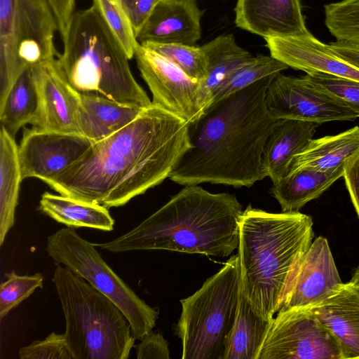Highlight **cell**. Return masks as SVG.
<instances>
[{"mask_svg": "<svg viewBox=\"0 0 359 359\" xmlns=\"http://www.w3.org/2000/svg\"><path fill=\"white\" fill-rule=\"evenodd\" d=\"M190 147L188 123L151 103L47 184L60 195L120 207L169 177Z\"/></svg>", "mask_w": 359, "mask_h": 359, "instance_id": "6da1fadb", "label": "cell"}, {"mask_svg": "<svg viewBox=\"0 0 359 359\" xmlns=\"http://www.w3.org/2000/svg\"><path fill=\"white\" fill-rule=\"evenodd\" d=\"M276 75L213 101L188 123L191 147L169 178L184 186L250 187L267 177L264 151L278 119L267 110L265 96Z\"/></svg>", "mask_w": 359, "mask_h": 359, "instance_id": "7a4b0ae2", "label": "cell"}, {"mask_svg": "<svg viewBox=\"0 0 359 359\" xmlns=\"http://www.w3.org/2000/svg\"><path fill=\"white\" fill-rule=\"evenodd\" d=\"M242 212L235 195L187 185L130 231L95 245L114 253L164 250L224 257L238 248Z\"/></svg>", "mask_w": 359, "mask_h": 359, "instance_id": "3957f363", "label": "cell"}, {"mask_svg": "<svg viewBox=\"0 0 359 359\" xmlns=\"http://www.w3.org/2000/svg\"><path fill=\"white\" fill-rule=\"evenodd\" d=\"M311 216L249 205L239 222L241 280L254 309L269 319L283 306L314 233Z\"/></svg>", "mask_w": 359, "mask_h": 359, "instance_id": "277c9868", "label": "cell"}, {"mask_svg": "<svg viewBox=\"0 0 359 359\" xmlns=\"http://www.w3.org/2000/svg\"><path fill=\"white\" fill-rule=\"evenodd\" d=\"M63 46L57 60L78 92L140 109L151 104L131 72L126 50L93 4L75 12Z\"/></svg>", "mask_w": 359, "mask_h": 359, "instance_id": "5b68a950", "label": "cell"}, {"mask_svg": "<svg viewBox=\"0 0 359 359\" xmlns=\"http://www.w3.org/2000/svg\"><path fill=\"white\" fill-rule=\"evenodd\" d=\"M52 281L73 359H128L136 339L120 309L64 266L57 265Z\"/></svg>", "mask_w": 359, "mask_h": 359, "instance_id": "8992f818", "label": "cell"}, {"mask_svg": "<svg viewBox=\"0 0 359 359\" xmlns=\"http://www.w3.org/2000/svg\"><path fill=\"white\" fill-rule=\"evenodd\" d=\"M241 276L237 253L195 293L180 300L176 333L182 359H224L236 321Z\"/></svg>", "mask_w": 359, "mask_h": 359, "instance_id": "52a82bcc", "label": "cell"}, {"mask_svg": "<svg viewBox=\"0 0 359 359\" xmlns=\"http://www.w3.org/2000/svg\"><path fill=\"white\" fill-rule=\"evenodd\" d=\"M46 250L56 266L63 265L112 301L128 319L136 340L152 331L158 309L137 296L104 262L95 244L74 228H62L49 236Z\"/></svg>", "mask_w": 359, "mask_h": 359, "instance_id": "ba28073f", "label": "cell"}, {"mask_svg": "<svg viewBox=\"0 0 359 359\" xmlns=\"http://www.w3.org/2000/svg\"><path fill=\"white\" fill-rule=\"evenodd\" d=\"M257 359H343L333 334L309 307L281 308Z\"/></svg>", "mask_w": 359, "mask_h": 359, "instance_id": "9c48e42d", "label": "cell"}, {"mask_svg": "<svg viewBox=\"0 0 359 359\" xmlns=\"http://www.w3.org/2000/svg\"><path fill=\"white\" fill-rule=\"evenodd\" d=\"M265 103L276 119H297L317 124L353 121L357 114L333 96L313 85L307 75L301 77L278 74L269 84Z\"/></svg>", "mask_w": 359, "mask_h": 359, "instance_id": "30bf717a", "label": "cell"}, {"mask_svg": "<svg viewBox=\"0 0 359 359\" xmlns=\"http://www.w3.org/2000/svg\"><path fill=\"white\" fill-rule=\"evenodd\" d=\"M134 56L141 76L152 94L153 104L180 116L188 123L202 114L201 82L191 79L165 56L140 43Z\"/></svg>", "mask_w": 359, "mask_h": 359, "instance_id": "8fae6325", "label": "cell"}, {"mask_svg": "<svg viewBox=\"0 0 359 359\" xmlns=\"http://www.w3.org/2000/svg\"><path fill=\"white\" fill-rule=\"evenodd\" d=\"M93 144L79 133L25 128L18 145L22 179L48 183L76 162Z\"/></svg>", "mask_w": 359, "mask_h": 359, "instance_id": "7c38bea8", "label": "cell"}, {"mask_svg": "<svg viewBox=\"0 0 359 359\" xmlns=\"http://www.w3.org/2000/svg\"><path fill=\"white\" fill-rule=\"evenodd\" d=\"M32 68L39 99L32 128L80 134V93L69 83L57 58Z\"/></svg>", "mask_w": 359, "mask_h": 359, "instance_id": "4fadbf2b", "label": "cell"}, {"mask_svg": "<svg viewBox=\"0 0 359 359\" xmlns=\"http://www.w3.org/2000/svg\"><path fill=\"white\" fill-rule=\"evenodd\" d=\"M234 11L238 27L264 39L310 33L301 0H237Z\"/></svg>", "mask_w": 359, "mask_h": 359, "instance_id": "5bb4252c", "label": "cell"}, {"mask_svg": "<svg viewBox=\"0 0 359 359\" xmlns=\"http://www.w3.org/2000/svg\"><path fill=\"white\" fill-rule=\"evenodd\" d=\"M272 57L306 74L322 72L359 81V69L336 55L311 33L264 39Z\"/></svg>", "mask_w": 359, "mask_h": 359, "instance_id": "9a60e30c", "label": "cell"}, {"mask_svg": "<svg viewBox=\"0 0 359 359\" xmlns=\"http://www.w3.org/2000/svg\"><path fill=\"white\" fill-rule=\"evenodd\" d=\"M341 283L327 241L318 236L304 254L292 290L282 308L312 306L323 301Z\"/></svg>", "mask_w": 359, "mask_h": 359, "instance_id": "2e32d148", "label": "cell"}, {"mask_svg": "<svg viewBox=\"0 0 359 359\" xmlns=\"http://www.w3.org/2000/svg\"><path fill=\"white\" fill-rule=\"evenodd\" d=\"M18 57L22 70L52 61L59 53L53 38L57 30L46 0H18Z\"/></svg>", "mask_w": 359, "mask_h": 359, "instance_id": "e0dca14e", "label": "cell"}, {"mask_svg": "<svg viewBox=\"0 0 359 359\" xmlns=\"http://www.w3.org/2000/svg\"><path fill=\"white\" fill-rule=\"evenodd\" d=\"M203 11L196 0H161L137 35L140 43L195 46L201 36Z\"/></svg>", "mask_w": 359, "mask_h": 359, "instance_id": "ac0fdd59", "label": "cell"}, {"mask_svg": "<svg viewBox=\"0 0 359 359\" xmlns=\"http://www.w3.org/2000/svg\"><path fill=\"white\" fill-rule=\"evenodd\" d=\"M309 308L337 340L343 359L359 358V287L342 283Z\"/></svg>", "mask_w": 359, "mask_h": 359, "instance_id": "d6986e66", "label": "cell"}, {"mask_svg": "<svg viewBox=\"0 0 359 359\" xmlns=\"http://www.w3.org/2000/svg\"><path fill=\"white\" fill-rule=\"evenodd\" d=\"M318 124L297 119H278L266 142L264 165L273 184L289 172L294 156L312 139Z\"/></svg>", "mask_w": 359, "mask_h": 359, "instance_id": "ffe728a7", "label": "cell"}, {"mask_svg": "<svg viewBox=\"0 0 359 359\" xmlns=\"http://www.w3.org/2000/svg\"><path fill=\"white\" fill-rule=\"evenodd\" d=\"M143 109L98 94L80 93V134L93 143L99 142L132 122Z\"/></svg>", "mask_w": 359, "mask_h": 359, "instance_id": "44dd1931", "label": "cell"}, {"mask_svg": "<svg viewBox=\"0 0 359 359\" xmlns=\"http://www.w3.org/2000/svg\"><path fill=\"white\" fill-rule=\"evenodd\" d=\"M344 167L330 171L308 167L292 170L273 184L271 194L279 203L282 212H297L343 177Z\"/></svg>", "mask_w": 359, "mask_h": 359, "instance_id": "7402d4cb", "label": "cell"}, {"mask_svg": "<svg viewBox=\"0 0 359 359\" xmlns=\"http://www.w3.org/2000/svg\"><path fill=\"white\" fill-rule=\"evenodd\" d=\"M207 62V76L201 82L200 103L204 110L220 86L254 56L240 47L232 34L220 35L201 46Z\"/></svg>", "mask_w": 359, "mask_h": 359, "instance_id": "603a6c76", "label": "cell"}, {"mask_svg": "<svg viewBox=\"0 0 359 359\" xmlns=\"http://www.w3.org/2000/svg\"><path fill=\"white\" fill-rule=\"evenodd\" d=\"M358 154L359 126H355L335 135L312 138L294 156L289 171L302 167L321 171L333 170L344 167Z\"/></svg>", "mask_w": 359, "mask_h": 359, "instance_id": "cb8c5ba5", "label": "cell"}, {"mask_svg": "<svg viewBox=\"0 0 359 359\" xmlns=\"http://www.w3.org/2000/svg\"><path fill=\"white\" fill-rule=\"evenodd\" d=\"M273 319L263 317L254 309L241 276L236 321L224 359H257Z\"/></svg>", "mask_w": 359, "mask_h": 359, "instance_id": "d4e9b609", "label": "cell"}, {"mask_svg": "<svg viewBox=\"0 0 359 359\" xmlns=\"http://www.w3.org/2000/svg\"><path fill=\"white\" fill-rule=\"evenodd\" d=\"M39 210L67 227H88L104 231L114 229V219L108 208L101 204L46 191L41 195Z\"/></svg>", "mask_w": 359, "mask_h": 359, "instance_id": "484cf974", "label": "cell"}, {"mask_svg": "<svg viewBox=\"0 0 359 359\" xmlns=\"http://www.w3.org/2000/svg\"><path fill=\"white\" fill-rule=\"evenodd\" d=\"M18 145L2 127L0 130V245L15 222L20 184L22 181Z\"/></svg>", "mask_w": 359, "mask_h": 359, "instance_id": "4316f807", "label": "cell"}, {"mask_svg": "<svg viewBox=\"0 0 359 359\" xmlns=\"http://www.w3.org/2000/svg\"><path fill=\"white\" fill-rule=\"evenodd\" d=\"M39 99L32 67L25 68L0 104L1 127L15 138L24 126L31 123L38 109Z\"/></svg>", "mask_w": 359, "mask_h": 359, "instance_id": "83f0119b", "label": "cell"}, {"mask_svg": "<svg viewBox=\"0 0 359 359\" xmlns=\"http://www.w3.org/2000/svg\"><path fill=\"white\" fill-rule=\"evenodd\" d=\"M18 0H0V104L23 71L18 57Z\"/></svg>", "mask_w": 359, "mask_h": 359, "instance_id": "f1b7e54d", "label": "cell"}, {"mask_svg": "<svg viewBox=\"0 0 359 359\" xmlns=\"http://www.w3.org/2000/svg\"><path fill=\"white\" fill-rule=\"evenodd\" d=\"M289 67L271 55H257L234 72L215 92L213 101L219 100Z\"/></svg>", "mask_w": 359, "mask_h": 359, "instance_id": "f546056e", "label": "cell"}, {"mask_svg": "<svg viewBox=\"0 0 359 359\" xmlns=\"http://www.w3.org/2000/svg\"><path fill=\"white\" fill-rule=\"evenodd\" d=\"M325 22L337 41L359 44V0H342L324 6Z\"/></svg>", "mask_w": 359, "mask_h": 359, "instance_id": "4dcf8cb0", "label": "cell"}, {"mask_svg": "<svg viewBox=\"0 0 359 359\" xmlns=\"http://www.w3.org/2000/svg\"><path fill=\"white\" fill-rule=\"evenodd\" d=\"M165 56L191 79L201 82L207 76V62L201 47L175 43H140Z\"/></svg>", "mask_w": 359, "mask_h": 359, "instance_id": "1f68e13d", "label": "cell"}, {"mask_svg": "<svg viewBox=\"0 0 359 359\" xmlns=\"http://www.w3.org/2000/svg\"><path fill=\"white\" fill-rule=\"evenodd\" d=\"M0 285V319L28 298L37 288H43L44 277L40 273L19 275L15 271L5 274Z\"/></svg>", "mask_w": 359, "mask_h": 359, "instance_id": "d6a6232c", "label": "cell"}, {"mask_svg": "<svg viewBox=\"0 0 359 359\" xmlns=\"http://www.w3.org/2000/svg\"><path fill=\"white\" fill-rule=\"evenodd\" d=\"M107 22L110 30L126 50L128 57L133 58L138 42L127 15L118 0H93Z\"/></svg>", "mask_w": 359, "mask_h": 359, "instance_id": "836d02e7", "label": "cell"}, {"mask_svg": "<svg viewBox=\"0 0 359 359\" xmlns=\"http://www.w3.org/2000/svg\"><path fill=\"white\" fill-rule=\"evenodd\" d=\"M306 75L313 85L351 108L359 117V81L322 72Z\"/></svg>", "mask_w": 359, "mask_h": 359, "instance_id": "e575fe53", "label": "cell"}, {"mask_svg": "<svg viewBox=\"0 0 359 359\" xmlns=\"http://www.w3.org/2000/svg\"><path fill=\"white\" fill-rule=\"evenodd\" d=\"M18 356L20 359H73L65 334L55 332L43 340H36L21 347Z\"/></svg>", "mask_w": 359, "mask_h": 359, "instance_id": "d590c367", "label": "cell"}, {"mask_svg": "<svg viewBox=\"0 0 359 359\" xmlns=\"http://www.w3.org/2000/svg\"><path fill=\"white\" fill-rule=\"evenodd\" d=\"M127 15L135 36L161 0H118ZM137 38V37H136Z\"/></svg>", "mask_w": 359, "mask_h": 359, "instance_id": "8d00e7d4", "label": "cell"}, {"mask_svg": "<svg viewBox=\"0 0 359 359\" xmlns=\"http://www.w3.org/2000/svg\"><path fill=\"white\" fill-rule=\"evenodd\" d=\"M137 359H169L170 351L168 341L161 332L151 331L140 339L136 346Z\"/></svg>", "mask_w": 359, "mask_h": 359, "instance_id": "74e56055", "label": "cell"}, {"mask_svg": "<svg viewBox=\"0 0 359 359\" xmlns=\"http://www.w3.org/2000/svg\"><path fill=\"white\" fill-rule=\"evenodd\" d=\"M56 20L62 42L67 39L76 0H46Z\"/></svg>", "mask_w": 359, "mask_h": 359, "instance_id": "f35d334b", "label": "cell"}, {"mask_svg": "<svg viewBox=\"0 0 359 359\" xmlns=\"http://www.w3.org/2000/svg\"><path fill=\"white\" fill-rule=\"evenodd\" d=\"M343 177L353 205L359 217V154L346 163Z\"/></svg>", "mask_w": 359, "mask_h": 359, "instance_id": "ab89813d", "label": "cell"}, {"mask_svg": "<svg viewBox=\"0 0 359 359\" xmlns=\"http://www.w3.org/2000/svg\"><path fill=\"white\" fill-rule=\"evenodd\" d=\"M328 46L339 57L359 69V44L337 41Z\"/></svg>", "mask_w": 359, "mask_h": 359, "instance_id": "60d3db41", "label": "cell"}, {"mask_svg": "<svg viewBox=\"0 0 359 359\" xmlns=\"http://www.w3.org/2000/svg\"><path fill=\"white\" fill-rule=\"evenodd\" d=\"M349 282L359 287V266L354 271L352 278H351Z\"/></svg>", "mask_w": 359, "mask_h": 359, "instance_id": "b9f144b4", "label": "cell"}]
</instances>
